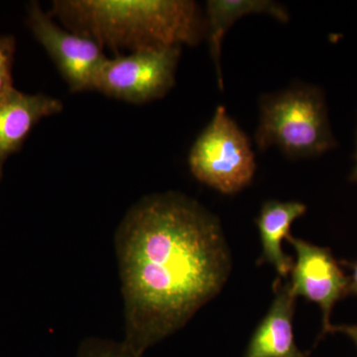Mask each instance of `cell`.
Returning a JSON list of instances; mask_svg holds the SVG:
<instances>
[{"instance_id":"obj_1","label":"cell","mask_w":357,"mask_h":357,"mask_svg":"<svg viewBox=\"0 0 357 357\" xmlns=\"http://www.w3.org/2000/svg\"><path fill=\"white\" fill-rule=\"evenodd\" d=\"M123 344L138 356L183 328L220 292L229 256L218 220L182 195L148 196L115 234Z\"/></svg>"},{"instance_id":"obj_2","label":"cell","mask_w":357,"mask_h":357,"mask_svg":"<svg viewBox=\"0 0 357 357\" xmlns=\"http://www.w3.org/2000/svg\"><path fill=\"white\" fill-rule=\"evenodd\" d=\"M49 13L103 50L129 54L195 45L206 31L189 0H56Z\"/></svg>"},{"instance_id":"obj_3","label":"cell","mask_w":357,"mask_h":357,"mask_svg":"<svg viewBox=\"0 0 357 357\" xmlns=\"http://www.w3.org/2000/svg\"><path fill=\"white\" fill-rule=\"evenodd\" d=\"M255 138L259 149L278 146L293 158L326 151L333 141L318 91L293 89L263 100Z\"/></svg>"},{"instance_id":"obj_4","label":"cell","mask_w":357,"mask_h":357,"mask_svg":"<svg viewBox=\"0 0 357 357\" xmlns=\"http://www.w3.org/2000/svg\"><path fill=\"white\" fill-rule=\"evenodd\" d=\"M189 164L195 177L223 194L241 191L255 173L248 137L223 107L192 145Z\"/></svg>"},{"instance_id":"obj_5","label":"cell","mask_w":357,"mask_h":357,"mask_svg":"<svg viewBox=\"0 0 357 357\" xmlns=\"http://www.w3.org/2000/svg\"><path fill=\"white\" fill-rule=\"evenodd\" d=\"M181 47L151 49L107 59L93 91L119 100L145 103L158 100L175 84Z\"/></svg>"},{"instance_id":"obj_6","label":"cell","mask_w":357,"mask_h":357,"mask_svg":"<svg viewBox=\"0 0 357 357\" xmlns=\"http://www.w3.org/2000/svg\"><path fill=\"white\" fill-rule=\"evenodd\" d=\"M27 24L50 56L73 93L93 91V81L107 60L96 42L61 27L36 1L27 7Z\"/></svg>"},{"instance_id":"obj_7","label":"cell","mask_w":357,"mask_h":357,"mask_svg":"<svg viewBox=\"0 0 357 357\" xmlns=\"http://www.w3.org/2000/svg\"><path fill=\"white\" fill-rule=\"evenodd\" d=\"M287 239L297 253L291 293L294 297L303 296L319 304L324 314V332H331V311L347 290L349 282L330 251L291 236Z\"/></svg>"},{"instance_id":"obj_8","label":"cell","mask_w":357,"mask_h":357,"mask_svg":"<svg viewBox=\"0 0 357 357\" xmlns=\"http://www.w3.org/2000/svg\"><path fill=\"white\" fill-rule=\"evenodd\" d=\"M58 98L22 93L14 88L0 100V167L20 149L28 134L42 119L62 112Z\"/></svg>"},{"instance_id":"obj_9","label":"cell","mask_w":357,"mask_h":357,"mask_svg":"<svg viewBox=\"0 0 357 357\" xmlns=\"http://www.w3.org/2000/svg\"><path fill=\"white\" fill-rule=\"evenodd\" d=\"M271 309L256 330L245 357H305L298 349L293 333L294 303L290 284L281 287Z\"/></svg>"},{"instance_id":"obj_10","label":"cell","mask_w":357,"mask_h":357,"mask_svg":"<svg viewBox=\"0 0 357 357\" xmlns=\"http://www.w3.org/2000/svg\"><path fill=\"white\" fill-rule=\"evenodd\" d=\"M249 14H267L282 22L289 20L288 13L281 4L267 0H211L206 3V32L220 89H223L220 68L223 37L236 20Z\"/></svg>"},{"instance_id":"obj_11","label":"cell","mask_w":357,"mask_h":357,"mask_svg":"<svg viewBox=\"0 0 357 357\" xmlns=\"http://www.w3.org/2000/svg\"><path fill=\"white\" fill-rule=\"evenodd\" d=\"M307 208L299 202H268L263 206L257 225L262 241V258L271 263L281 276H287L293 262L283 252L282 243L290 236L292 223L306 213Z\"/></svg>"},{"instance_id":"obj_12","label":"cell","mask_w":357,"mask_h":357,"mask_svg":"<svg viewBox=\"0 0 357 357\" xmlns=\"http://www.w3.org/2000/svg\"><path fill=\"white\" fill-rule=\"evenodd\" d=\"M76 357H142L134 354L123 342L91 337L83 340Z\"/></svg>"},{"instance_id":"obj_13","label":"cell","mask_w":357,"mask_h":357,"mask_svg":"<svg viewBox=\"0 0 357 357\" xmlns=\"http://www.w3.org/2000/svg\"><path fill=\"white\" fill-rule=\"evenodd\" d=\"M16 42L11 35H0V100L14 89L13 68Z\"/></svg>"},{"instance_id":"obj_14","label":"cell","mask_w":357,"mask_h":357,"mask_svg":"<svg viewBox=\"0 0 357 357\" xmlns=\"http://www.w3.org/2000/svg\"><path fill=\"white\" fill-rule=\"evenodd\" d=\"M331 332H342L345 333V335H349L354 340V344L357 347V326H337V328L332 326Z\"/></svg>"},{"instance_id":"obj_15","label":"cell","mask_w":357,"mask_h":357,"mask_svg":"<svg viewBox=\"0 0 357 357\" xmlns=\"http://www.w3.org/2000/svg\"><path fill=\"white\" fill-rule=\"evenodd\" d=\"M351 289L357 293V263L354 267V273H352Z\"/></svg>"},{"instance_id":"obj_16","label":"cell","mask_w":357,"mask_h":357,"mask_svg":"<svg viewBox=\"0 0 357 357\" xmlns=\"http://www.w3.org/2000/svg\"><path fill=\"white\" fill-rule=\"evenodd\" d=\"M352 178H354V180L357 181V156H356V169H354V177H352Z\"/></svg>"},{"instance_id":"obj_17","label":"cell","mask_w":357,"mask_h":357,"mask_svg":"<svg viewBox=\"0 0 357 357\" xmlns=\"http://www.w3.org/2000/svg\"><path fill=\"white\" fill-rule=\"evenodd\" d=\"M2 173H3V168H2V167H0V181H1Z\"/></svg>"}]
</instances>
